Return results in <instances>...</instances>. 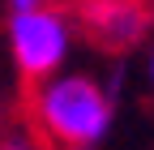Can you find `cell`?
<instances>
[{
	"mask_svg": "<svg viewBox=\"0 0 154 150\" xmlns=\"http://www.w3.org/2000/svg\"><path fill=\"white\" fill-rule=\"evenodd\" d=\"M30 124L47 150H94L116 124V90L82 69H60L30 86Z\"/></svg>",
	"mask_w": 154,
	"mask_h": 150,
	"instance_id": "1",
	"label": "cell"
},
{
	"mask_svg": "<svg viewBox=\"0 0 154 150\" xmlns=\"http://www.w3.org/2000/svg\"><path fill=\"white\" fill-rule=\"evenodd\" d=\"M0 150H47V146H38V142L26 137V133H9L5 142H0Z\"/></svg>",
	"mask_w": 154,
	"mask_h": 150,
	"instance_id": "4",
	"label": "cell"
},
{
	"mask_svg": "<svg viewBox=\"0 0 154 150\" xmlns=\"http://www.w3.org/2000/svg\"><path fill=\"white\" fill-rule=\"evenodd\" d=\"M43 5H60V0H5L9 13H17V9H43Z\"/></svg>",
	"mask_w": 154,
	"mask_h": 150,
	"instance_id": "5",
	"label": "cell"
},
{
	"mask_svg": "<svg viewBox=\"0 0 154 150\" xmlns=\"http://www.w3.org/2000/svg\"><path fill=\"white\" fill-rule=\"evenodd\" d=\"M82 30L107 52H133L146 43L150 30V9L141 0H116V5H82Z\"/></svg>",
	"mask_w": 154,
	"mask_h": 150,
	"instance_id": "3",
	"label": "cell"
},
{
	"mask_svg": "<svg viewBox=\"0 0 154 150\" xmlns=\"http://www.w3.org/2000/svg\"><path fill=\"white\" fill-rule=\"evenodd\" d=\"M82 5H116V0H82Z\"/></svg>",
	"mask_w": 154,
	"mask_h": 150,
	"instance_id": "7",
	"label": "cell"
},
{
	"mask_svg": "<svg viewBox=\"0 0 154 150\" xmlns=\"http://www.w3.org/2000/svg\"><path fill=\"white\" fill-rule=\"evenodd\" d=\"M146 77H150V82H154V39H150V43H146Z\"/></svg>",
	"mask_w": 154,
	"mask_h": 150,
	"instance_id": "6",
	"label": "cell"
},
{
	"mask_svg": "<svg viewBox=\"0 0 154 150\" xmlns=\"http://www.w3.org/2000/svg\"><path fill=\"white\" fill-rule=\"evenodd\" d=\"M77 17L64 5H43V9H17L9 13L5 43L13 56V69L26 82H43L51 73H60L73 56L77 43Z\"/></svg>",
	"mask_w": 154,
	"mask_h": 150,
	"instance_id": "2",
	"label": "cell"
}]
</instances>
